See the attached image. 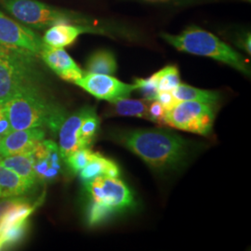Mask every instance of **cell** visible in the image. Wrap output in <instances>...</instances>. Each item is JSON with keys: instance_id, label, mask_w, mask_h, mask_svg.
Masks as SVG:
<instances>
[{"instance_id": "cell-25", "label": "cell", "mask_w": 251, "mask_h": 251, "mask_svg": "<svg viewBox=\"0 0 251 251\" xmlns=\"http://www.w3.org/2000/svg\"><path fill=\"white\" fill-rule=\"evenodd\" d=\"M155 100H158L167 111H170L179 102L172 91H159Z\"/></svg>"}, {"instance_id": "cell-11", "label": "cell", "mask_w": 251, "mask_h": 251, "mask_svg": "<svg viewBox=\"0 0 251 251\" xmlns=\"http://www.w3.org/2000/svg\"><path fill=\"white\" fill-rule=\"evenodd\" d=\"M45 138L43 128L12 129L2 138V156L30 153Z\"/></svg>"}, {"instance_id": "cell-23", "label": "cell", "mask_w": 251, "mask_h": 251, "mask_svg": "<svg viewBox=\"0 0 251 251\" xmlns=\"http://www.w3.org/2000/svg\"><path fill=\"white\" fill-rule=\"evenodd\" d=\"M134 83L138 87L137 90L141 91L144 99L147 100H153L156 99L158 89L153 75H151L148 78H137L135 79Z\"/></svg>"}, {"instance_id": "cell-22", "label": "cell", "mask_w": 251, "mask_h": 251, "mask_svg": "<svg viewBox=\"0 0 251 251\" xmlns=\"http://www.w3.org/2000/svg\"><path fill=\"white\" fill-rule=\"evenodd\" d=\"M93 154L94 152H92L89 147L81 148L69 154L64 161L67 163L74 173H79V171L91 160Z\"/></svg>"}, {"instance_id": "cell-5", "label": "cell", "mask_w": 251, "mask_h": 251, "mask_svg": "<svg viewBox=\"0 0 251 251\" xmlns=\"http://www.w3.org/2000/svg\"><path fill=\"white\" fill-rule=\"evenodd\" d=\"M85 186L90 198L88 210L90 225H100L110 216L134 205L131 191L118 177L99 176L85 182Z\"/></svg>"}, {"instance_id": "cell-28", "label": "cell", "mask_w": 251, "mask_h": 251, "mask_svg": "<svg viewBox=\"0 0 251 251\" xmlns=\"http://www.w3.org/2000/svg\"><path fill=\"white\" fill-rule=\"evenodd\" d=\"M251 34H248L247 36L244 37V39H243L242 42H241V46L244 48V50L249 54H251Z\"/></svg>"}, {"instance_id": "cell-7", "label": "cell", "mask_w": 251, "mask_h": 251, "mask_svg": "<svg viewBox=\"0 0 251 251\" xmlns=\"http://www.w3.org/2000/svg\"><path fill=\"white\" fill-rule=\"evenodd\" d=\"M215 114L212 105L196 100H182L167 111L165 126L199 135L212 129Z\"/></svg>"}, {"instance_id": "cell-2", "label": "cell", "mask_w": 251, "mask_h": 251, "mask_svg": "<svg viewBox=\"0 0 251 251\" xmlns=\"http://www.w3.org/2000/svg\"><path fill=\"white\" fill-rule=\"evenodd\" d=\"M0 6L29 28L44 29L59 24H73L96 27L103 30L107 35H114L122 30L112 22L56 8L37 0H0Z\"/></svg>"}, {"instance_id": "cell-20", "label": "cell", "mask_w": 251, "mask_h": 251, "mask_svg": "<svg viewBox=\"0 0 251 251\" xmlns=\"http://www.w3.org/2000/svg\"><path fill=\"white\" fill-rule=\"evenodd\" d=\"M99 117L97 116L95 109L92 108L90 113L83 119L81 124L79 139L82 148L90 147L99 130Z\"/></svg>"}, {"instance_id": "cell-24", "label": "cell", "mask_w": 251, "mask_h": 251, "mask_svg": "<svg viewBox=\"0 0 251 251\" xmlns=\"http://www.w3.org/2000/svg\"><path fill=\"white\" fill-rule=\"evenodd\" d=\"M167 115V110L164 108L161 103L156 100H150L148 105V120L156 123L157 125L163 126H165V118Z\"/></svg>"}, {"instance_id": "cell-29", "label": "cell", "mask_w": 251, "mask_h": 251, "mask_svg": "<svg viewBox=\"0 0 251 251\" xmlns=\"http://www.w3.org/2000/svg\"><path fill=\"white\" fill-rule=\"evenodd\" d=\"M10 51H12V50H8V49H6V48H4V47L0 46V56L9 53Z\"/></svg>"}, {"instance_id": "cell-15", "label": "cell", "mask_w": 251, "mask_h": 251, "mask_svg": "<svg viewBox=\"0 0 251 251\" xmlns=\"http://www.w3.org/2000/svg\"><path fill=\"white\" fill-rule=\"evenodd\" d=\"M150 100H117L110 102L106 111L107 117H133L148 120V105Z\"/></svg>"}, {"instance_id": "cell-18", "label": "cell", "mask_w": 251, "mask_h": 251, "mask_svg": "<svg viewBox=\"0 0 251 251\" xmlns=\"http://www.w3.org/2000/svg\"><path fill=\"white\" fill-rule=\"evenodd\" d=\"M117 63L114 53L107 50H100L90 55L87 62V71L93 74L114 75L117 72Z\"/></svg>"}, {"instance_id": "cell-26", "label": "cell", "mask_w": 251, "mask_h": 251, "mask_svg": "<svg viewBox=\"0 0 251 251\" xmlns=\"http://www.w3.org/2000/svg\"><path fill=\"white\" fill-rule=\"evenodd\" d=\"M12 128L10 126L6 109L4 107V104H0V138L9 134Z\"/></svg>"}, {"instance_id": "cell-13", "label": "cell", "mask_w": 251, "mask_h": 251, "mask_svg": "<svg viewBox=\"0 0 251 251\" xmlns=\"http://www.w3.org/2000/svg\"><path fill=\"white\" fill-rule=\"evenodd\" d=\"M91 109L92 107L90 106L83 107L63 120V124L59 128V149L63 160H65L72 152L82 148L79 139L81 124Z\"/></svg>"}, {"instance_id": "cell-17", "label": "cell", "mask_w": 251, "mask_h": 251, "mask_svg": "<svg viewBox=\"0 0 251 251\" xmlns=\"http://www.w3.org/2000/svg\"><path fill=\"white\" fill-rule=\"evenodd\" d=\"M32 188L14 171L0 165V198L22 197Z\"/></svg>"}, {"instance_id": "cell-10", "label": "cell", "mask_w": 251, "mask_h": 251, "mask_svg": "<svg viewBox=\"0 0 251 251\" xmlns=\"http://www.w3.org/2000/svg\"><path fill=\"white\" fill-rule=\"evenodd\" d=\"M39 56L58 76L65 81L75 83L84 75V71L72 57L61 48L44 45Z\"/></svg>"}, {"instance_id": "cell-30", "label": "cell", "mask_w": 251, "mask_h": 251, "mask_svg": "<svg viewBox=\"0 0 251 251\" xmlns=\"http://www.w3.org/2000/svg\"><path fill=\"white\" fill-rule=\"evenodd\" d=\"M0 156H2V138H0Z\"/></svg>"}, {"instance_id": "cell-3", "label": "cell", "mask_w": 251, "mask_h": 251, "mask_svg": "<svg viewBox=\"0 0 251 251\" xmlns=\"http://www.w3.org/2000/svg\"><path fill=\"white\" fill-rule=\"evenodd\" d=\"M3 104L12 129L47 127L56 132L65 119L63 109L47 99L41 90L20 94Z\"/></svg>"}, {"instance_id": "cell-6", "label": "cell", "mask_w": 251, "mask_h": 251, "mask_svg": "<svg viewBox=\"0 0 251 251\" xmlns=\"http://www.w3.org/2000/svg\"><path fill=\"white\" fill-rule=\"evenodd\" d=\"M36 56L10 51L0 56V104L29 91L41 90Z\"/></svg>"}, {"instance_id": "cell-19", "label": "cell", "mask_w": 251, "mask_h": 251, "mask_svg": "<svg viewBox=\"0 0 251 251\" xmlns=\"http://www.w3.org/2000/svg\"><path fill=\"white\" fill-rule=\"evenodd\" d=\"M172 92L179 101L196 100L214 105L219 100V94L215 91L201 90L181 83Z\"/></svg>"}, {"instance_id": "cell-9", "label": "cell", "mask_w": 251, "mask_h": 251, "mask_svg": "<svg viewBox=\"0 0 251 251\" xmlns=\"http://www.w3.org/2000/svg\"><path fill=\"white\" fill-rule=\"evenodd\" d=\"M92 96L99 100L113 102L128 97L138 90L137 85L126 84L110 75L85 73L80 79L75 83Z\"/></svg>"}, {"instance_id": "cell-4", "label": "cell", "mask_w": 251, "mask_h": 251, "mask_svg": "<svg viewBox=\"0 0 251 251\" xmlns=\"http://www.w3.org/2000/svg\"><path fill=\"white\" fill-rule=\"evenodd\" d=\"M161 36L165 41L179 51L208 57L225 63L245 75H250V69L242 55L215 35L202 28L188 27L179 35L164 33Z\"/></svg>"}, {"instance_id": "cell-14", "label": "cell", "mask_w": 251, "mask_h": 251, "mask_svg": "<svg viewBox=\"0 0 251 251\" xmlns=\"http://www.w3.org/2000/svg\"><path fill=\"white\" fill-rule=\"evenodd\" d=\"M34 164L35 160L32 152L0 156V165L14 171L32 187L36 185L38 180L34 169Z\"/></svg>"}, {"instance_id": "cell-1", "label": "cell", "mask_w": 251, "mask_h": 251, "mask_svg": "<svg viewBox=\"0 0 251 251\" xmlns=\"http://www.w3.org/2000/svg\"><path fill=\"white\" fill-rule=\"evenodd\" d=\"M115 139L157 171L178 167L188 154L187 143L164 129L124 130L115 135Z\"/></svg>"}, {"instance_id": "cell-12", "label": "cell", "mask_w": 251, "mask_h": 251, "mask_svg": "<svg viewBox=\"0 0 251 251\" xmlns=\"http://www.w3.org/2000/svg\"><path fill=\"white\" fill-rule=\"evenodd\" d=\"M87 33L107 35L103 30L90 25L59 24L49 27L42 40L47 46L63 49L65 47L73 45L78 36Z\"/></svg>"}, {"instance_id": "cell-27", "label": "cell", "mask_w": 251, "mask_h": 251, "mask_svg": "<svg viewBox=\"0 0 251 251\" xmlns=\"http://www.w3.org/2000/svg\"><path fill=\"white\" fill-rule=\"evenodd\" d=\"M146 3H154V4H171V5H189L198 3L203 0H138Z\"/></svg>"}, {"instance_id": "cell-8", "label": "cell", "mask_w": 251, "mask_h": 251, "mask_svg": "<svg viewBox=\"0 0 251 251\" xmlns=\"http://www.w3.org/2000/svg\"><path fill=\"white\" fill-rule=\"evenodd\" d=\"M44 45L36 32L0 11V46L37 57Z\"/></svg>"}, {"instance_id": "cell-16", "label": "cell", "mask_w": 251, "mask_h": 251, "mask_svg": "<svg viewBox=\"0 0 251 251\" xmlns=\"http://www.w3.org/2000/svg\"><path fill=\"white\" fill-rule=\"evenodd\" d=\"M119 174L120 170L117 164L102 156L100 152H94L88 165L79 171L81 179L84 182L90 181L99 176L118 177Z\"/></svg>"}, {"instance_id": "cell-21", "label": "cell", "mask_w": 251, "mask_h": 251, "mask_svg": "<svg viewBox=\"0 0 251 251\" xmlns=\"http://www.w3.org/2000/svg\"><path fill=\"white\" fill-rule=\"evenodd\" d=\"M159 91H173L179 84V69L175 65H168L152 75Z\"/></svg>"}]
</instances>
